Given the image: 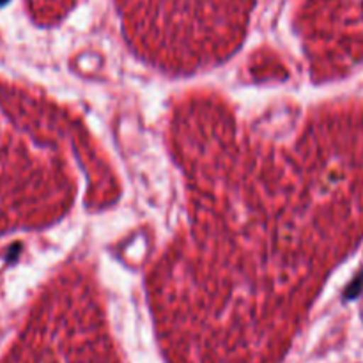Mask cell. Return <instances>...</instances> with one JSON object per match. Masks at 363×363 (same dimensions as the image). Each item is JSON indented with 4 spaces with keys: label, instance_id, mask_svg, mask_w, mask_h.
I'll return each instance as SVG.
<instances>
[{
    "label": "cell",
    "instance_id": "cell-1",
    "mask_svg": "<svg viewBox=\"0 0 363 363\" xmlns=\"http://www.w3.org/2000/svg\"><path fill=\"white\" fill-rule=\"evenodd\" d=\"M6 2H7V0H0V6H4Z\"/></svg>",
    "mask_w": 363,
    "mask_h": 363
}]
</instances>
